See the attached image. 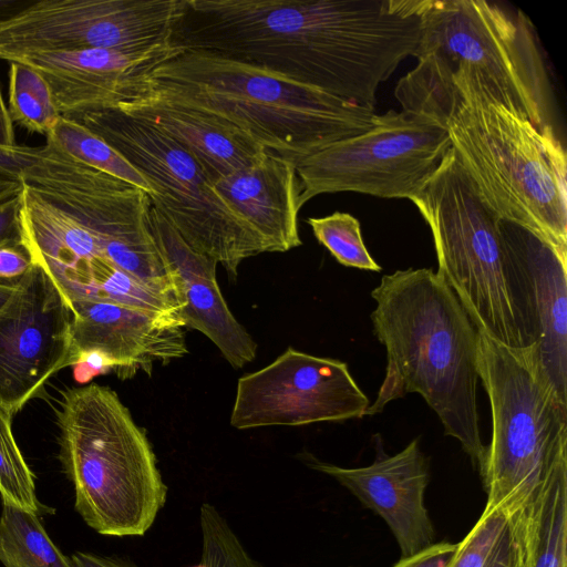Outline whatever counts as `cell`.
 <instances>
[{
  "mask_svg": "<svg viewBox=\"0 0 567 567\" xmlns=\"http://www.w3.org/2000/svg\"><path fill=\"white\" fill-rule=\"evenodd\" d=\"M299 458L311 470L336 480L380 516L392 532L402 557L435 543V529L424 503L430 473L419 439L391 456L378 446L374 462L362 467H342L310 453H302Z\"/></svg>",
  "mask_w": 567,
  "mask_h": 567,
  "instance_id": "16",
  "label": "cell"
},
{
  "mask_svg": "<svg viewBox=\"0 0 567 567\" xmlns=\"http://www.w3.org/2000/svg\"><path fill=\"white\" fill-rule=\"evenodd\" d=\"M17 145L13 123L0 89V148H13Z\"/></svg>",
  "mask_w": 567,
  "mask_h": 567,
  "instance_id": "34",
  "label": "cell"
},
{
  "mask_svg": "<svg viewBox=\"0 0 567 567\" xmlns=\"http://www.w3.org/2000/svg\"><path fill=\"white\" fill-rule=\"evenodd\" d=\"M20 194L0 205V246H21Z\"/></svg>",
  "mask_w": 567,
  "mask_h": 567,
  "instance_id": "32",
  "label": "cell"
},
{
  "mask_svg": "<svg viewBox=\"0 0 567 567\" xmlns=\"http://www.w3.org/2000/svg\"><path fill=\"white\" fill-rule=\"evenodd\" d=\"M497 229L525 347L567 402V256L515 221L498 218Z\"/></svg>",
  "mask_w": 567,
  "mask_h": 567,
  "instance_id": "14",
  "label": "cell"
},
{
  "mask_svg": "<svg viewBox=\"0 0 567 567\" xmlns=\"http://www.w3.org/2000/svg\"><path fill=\"white\" fill-rule=\"evenodd\" d=\"M60 460L75 509L95 532L143 536L167 499L146 432L110 388L68 390L58 411Z\"/></svg>",
  "mask_w": 567,
  "mask_h": 567,
  "instance_id": "5",
  "label": "cell"
},
{
  "mask_svg": "<svg viewBox=\"0 0 567 567\" xmlns=\"http://www.w3.org/2000/svg\"><path fill=\"white\" fill-rule=\"evenodd\" d=\"M0 561L4 567H72L38 514L8 503L0 515Z\"/></svg>",
  "mask_w": 567,
  "mask_h": 567,
  "instance_id": "22",
  "label": "cell"
},
{
  "mask_svg": "<svg viewBox=\"0 0 567 567\" xmlns=\"http://www.w3.org/2000/svg\"><path fill=\"white\" fill-rule=\"evenodd\" d=\"M394 95L402 111L447 130L457 161L498 218L532 229L567 256V158L554 126L536 128L466 68Z\"/></svg>",
  "mask_w": 567,
  "mask_h": 567,
  "instance_id": "2",
  "label": "cell"
},
{
  "mask_svg": "<svg viewBox=\"0 0 567 567\" xmlns=\"http://www.w3.org/2000/svg\"><path fill=\"white\" fill-rule=\"evenodd\" d=\"M477 332L480 380L492 411V440L480 473L487 495L483 513L512 514L567 464V402L533 346L512 348Z\"/></svg>",
  "mask_w": 567,
  "mask_h": 567,
  "instance_id": "6",
  "label": "cell"
},
{
  "mask_svg": "<svg viewBox=\"0 0 567 567\" xmlns=\"http://www.w3.org/2000/svg\"><path fill=\"white\" fill-rule=\"evenodd\" d=\"M72 567H136L128 561L92 553L75 551L70 557Z\"/></svg>",
  "mask_w": 567,
  "mask_h": 567,
  "instance_id": "33",
  "label": "cell"
},
{
  "mask_svg": "<svg viewBox=\"0 0 567 567\" xmlns=\"http://www.w3.org/2000/svg\"><path fill=\"white\" fill-rule=\"evenodd\" d=\"M32 265L33 261L31 257L22 246H0V278L19 279Z\"/></svg>",
  "mask_w": 567,
  "mask_h": 567,
  "instance_id": "31",
  "label": "cell"
},
{
  "mask_svg": "<svg viewBox=\"0 0 567 567\" xmlns=\"http://www.w3.org/2000/svg\"><path fill=\"white\" fill-rule=\"evenodd\" d=\"M21 189L20 174L0 168V205L19 195Z\"/></svg>",
  "mask_w": 567,
  "mask_h": 567,
  "instance_id": "35",
  "label": "cell"
},
{
  "mask_svg": "<svg viewBox=\"0 0 567 567\" xmlns=\"http://www.w3.org/2000/svg\"><path fill=\"white\" fill-rule=\"evenodd\" d=\"M430 226L437 274L478 330L525 348L505 274L498 217L481 200L454 150L410 199Z\"/></svg>",
  "mask_w": 567,
  "mask_h": 567,
  "instance_id": "9",
  "label": "cell"
},
{
  "mask_svg": "<svg viewBox=\"0 0 567 567\" xmlns=\"http://www.w3.org/2000/svg\"><path fill=\"white\" fill-rule=\"evenodd\" d=\"M45 137L48 143L75 159L152 194L147 181L120 153L83 124L61 115Z\"/></svg>",
  "mask_w": 567,
  "mask_h": 567,
  "instance_id": "23",
  "label": "cell"
},
{
  "mask_svg": "<svg viewBox=\"0 0 567 567\" xmlns=\"http://www.w3.org/2000/svg\"><path fill=\"white\" fill-rule=\"evenodd\" d=\"M485 567H523L519 536L511 514Z\"/></svg>",
  "mask_w": 567,
  "mask_h": 567,
  "instance_id": "29",
  "label": "cell"
},
{
  "mask_svg": "<svg viewBox=\"0 0 567 567\" xmlns=\"http://www.w3.org/2000/svg\"><path fill=\"white\" fill-rule=\"evenodd\" d=\"M456 550V544L434 543L410 556L401 557L393 567H449Z\"/></svg>",
  "mask_w": 567,
  "mask_h": 567,
  "instance_id": "30",
  "label": "cell"
},
{
  "mask_svg": "<svg viewBox=\"0 0 567 567\" xmlns=\"http://www.w3.org/2000/svg\"><path fill=\"white\" fill-rule=\"evenodd\" d=\"M509 514L502 509L482 513L468 534L456 544L449 567H485Z\"/></svg>",
  "mask_w": 567,
  "mask_h": 567,
  "instance_id": "28",
  "label": "cell"
},
{
  "mask_svg": "<svg viewBox=\"0 0 567 567\" xmlns=\"http://www.w3.org/2000/svg\"><path fill=\"white\" fill-rule=\"evenodd\" d=\"M14 285L0 311V406L11 416L66 368L71 323L62 293L38 264Z\"/></svg>",
  "mask_w": 567,
  "mask_h": 567,
  "instance_id": "13",
  "label": "cell"
},
{
  "mask_svg": "<svg viewBox=\"0 0 567 567\" xmlns=\"http://www.w3.org/2000/svg\"><path fill=\"white\" fill-rule=\"evenodd\" d=\"M114 107L157 127L175 140L194 156L214 184L256 163L267 152L229 121L168 100L145 85L138 95Z\"/></svg>",
  "mask_w": 567,
  "mask_h": 567,
  "instance_id": "19",
  "label": "cell"
},
{
  "mask_svg": "<svg viewBox=\"0 0 567 567\" xmlns=\"http://www.w3.org/2000/svg\"><path fill=\"white\" fill-rule=\"evenodd\" d=\"M8 76V111L12 123L47 136L61 116L47 81L21 62H10Z\"/></svg>",
  "mask_w": 567,
  "mask_h": 567,
  "instance_id": "24",
  "label": "cell"
},
{
  "mask_svg": "<svg viewBox=\"0 0 567 567\" xmlns=\"http://www.w3.org/2000/svg\"><path fill=\"white\" fill-rule=\"evenodd\" d=\"M74 121L120 153L147 181L152 204L185 243L231 278L244 259L267 252L194 156L166 133L115 107L87 111Z\"/></svg>",
  "mask_w": 567,
  "mask_h": 567,
  "instance_id": "8",
  "label": "cell"
},
{
  "mask_svg": "<svg viewBox=\"0 0 567 567\" xmlns=\"http://www.w3.org/2000/svg\"><path fill=\"white\" fill-rule=\"evenodd\" d=\"M16 292V285L0 284V311L8 305Z\"/></svg>",
  "mask_w": 567,
  "mask_h": 567,
  "instance_id": "37",
  "label": "cell"
},
{
  "mask_svg": "<svg viewBox=\"0 0 567 567\" xmlns=\"http://www.w3.org/2000/svg\"><path fill=\"white\" fill-rule=\"evenodd\" d=\"M68 307L66 367L96 355L118 378H131L138 371L151 373L155 363L166 364L188 353L185 326L177 317L109 301L76 300Z\"/></svg>",
  "mask_w": 567,
  "mask_h": 567,
  "instance_id": "15",
  "label": "cell"
},
{
  "mask_svg": "<svg viewBox=\"0 0 567 567\" xmlns=\"http://www.w3.org/2000/svg\"><path fill=\"white\" fill-rule=\"evenodd\" d=\"M11 417L0 406V496L2 503L38 514L34 476L14 440Z\"/></svg>",
  "mask_w": 567,
  "mask_h": 567,
  "instance_id": "25",
  "label": "cell"
},
{
  "mask_svg": "<svg viewBox=\"0 0 567 567\" xmlns=\"http://www.w3.org/2000/svg\"><path fill=\"white\" fill-rule=\"evenodd\" d=\"M35 0H0V22L31 6Z\"/></svg>",
  "mask_w": 567,
  "mask_h": 567,
  "instance_id": "36",
  "label": "cell"
},
{
  "mask_svg": "<svg viewBox=\"0 0 567 567\" xmlns=\"http://www.w3.org/2000/svg\"><path fill=\"white\" fill-rule=\"evenodd\" d=\"M417 64L403 76L426 81L466 68L543 131L553 126V90L530 21L483 0H430Z\"/></svg>",
  "mask_w": 567,
  "mask_h": 567,
  "instance_id": "7",
  "label": "cell"
},
{
  "mask_svg": "<svg viewBox=\"0 0 567 567\" xmlns=\"http://www.w3.org/2000/svg\"><path fill=\"white\" fill-rule=\"evenodd\" d=\"M183 0H35L0 22V60L86 49L172 45Z\"/></svg>",
  "mask_w": 567,
  "mask_h": 567,
  "instance_id": "11",
  "label": "cell"
},
{
  "mask_svg": "<svg viewBox=\"0 0 567 567\" xmlns=\"http://www.w3.org/2000/svg\"><path fill=\"white\" fill-rule=\"evenodd\" d=\"M317 240L337 261L346 267L381 271V267L369 254L359 220L348 213L336 212L324 217L307 219Z\"/></svg>",
  "mask_w": 567,
  "mask_h": 567,
  "instance_id": "26",
  "label": "cell"
},
{
  "mask_svg": "<svg viewBox=\"0 0 567 567\" xmlns=\"http://www.w3.org/2000/svg\"><path fill=\"white\" fill-rule=\"evenodd\" d=\"M181 48L167 45L148 52L86 49L34 54L21 62L47 81L62 116L114 107L138 95L150 74L175 56Z\"/></svg>",
  "mask_w": 567,
  "mask_h": 567,
  "instance_id": "17",
  "label": "cell"
},
{
  "mask_svg": "<svg viewBox=\"0 0 567 567\" xmlns=\"http://www.w3.org/2000/svg\"><path fill=\"white\" fill-rule=\"evenodd\" d=\"M215 187L261 239L267 252H285L302 244L293 161L267 151L256 163L217 181Z\"/></svg>",
  "mask_w": 567,
  "mask_h": 567,
  "instance_id": "20",
  "label": "cell"
},
{
  "mask_svg": "<svg viewBox=\"0 0 567 567\" xmlns=\"http://www.w3.org/2000/svg\"><path fill=\"white\" fill-rule=\"evenodd\" d=\"M147 221L174 278L184 326L205 334L233 368L240 369L254 361L257 344L220 292L217 261L192 249L152 202Z\"/></svg>",
  "mask_w": 567,
  "mask_h": 567,
  "instance_id": "18",
  "label": "cell"
},
{
  "mask_svg": "<svg viewBox=\"0 0 567 567\" xmlns=\"http://www.w3.org/2000/svg\"><path fill=\"white\" fill-rule=\"evenodd\" d=\"M511 515L523 567H567V464L556 468Z\"/></svg>",
  "mask_w": 567,
  "mask_h": 567,
  "instance_id": "21",
  "label": "cell"
},
{
  "mask_svg": "<svg viewBox=\"0 0 567 567\" xmlns=\"http://www.w3.org/2000/svg\"><path fill=\"white\" fill-rule=\"evenodd\" d=\"M429 0H183L172 44L254 64L374 109L417 55Z\"/></svg>",
  "mask_w": 567,
  "mask_h": 567,
  "instance_id": "1",
  "label": "cell"
},
{
  "mask_svg": "<svg viewBox=\"0 0 567 567\" xmlns=\"http://www.w3.org/2000/svg\"><path fill=\"white\" fill-rule=\"evenodd\" d=\"M145 87L229 121L267 151L295 163L370 130L379 118L374 109L196 50H182L158 65Z\"/></svg>",
  "mask_w": 567,
  "mask_h": 567,
  "instance_id": "4",
  "label": "cell"
},
{
  "mask_svg": "<svg viewBox=\"0 0 567 567\" xmlns=\"http://www.w3.org/2000/svg\"><path fill=\"white\" fill-rule=\"evenodd\" d=\"M200 559L189 567H264L246 549L227 519L212 504L199 508Z\"/></svg>",
  "mask_w": 567,
  "mask_h": 567,
  "instance_id": "27",
  "label": "cell"
},
{
  "mask_svg": "<svg viewBox=\"0 0 567 567\" xmlns=\"http://www.w3.org/2000/svg\"><path fill=\"white\" fill-rule=\"evenodd\" d=\"M369 406L344 362L288 348L238 380L230 424L248 430L341 422L363 417Z\"/></svg>",
  "mask_w": 567,
  "mask_h": 567,
  "instance_id": "12",
  "label": "cell"
},
{
  "mask_svg": "<svg viewBox=\"0 0 567 567\" xmlns=\"http://www.w3.org/2000/svg\"><path fill=\"white\" fill-rule=\"evenodd\" d=\"M451 148L447 130L404 111H388L370 130L296 162L300 208L320 194L354 192L414 197Z\"/></svg>",
  "mask_w": 567,
  "mask_h": 567,
  "instance_id": "10",
  "label": "cell"
},
{
  "mask_svg": "<svg viewBox=\"0 0 567 567\" xmlns=\"http://www.w3.org/2000/svg\"><path fill=\"white\" fill-rule=\"evenodd\" d=\"M373 331L386 350L384 380L367 415L409 393L422 395L445 435L481 473L486 454L477 409L478 332L445 280L432 269L384 275L371 291Z\"/></svg>",
  "mask_w": 567,
  "mask_h": 567,
  "instance_id": "3",
  "label": "cell"
}]
</instances>
